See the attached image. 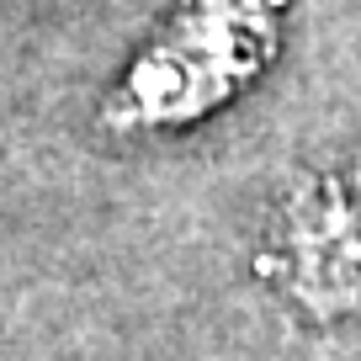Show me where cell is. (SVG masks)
<instances>
[{"label": "cell", "instance_id": "2", "mask_svg": "<svg viewBox=\"0 0 361 361\" xmlns=\"http://www.w3.org/2000/svg\"><path fill=\"white\" fill-rule=\"evenodd\" d=\"M266 271L308 319L361 314V170L308 176L287 197Z\"/></svg>", "mask_w": 361, "mask_h": 361}, {"label": "cell", "instance_id": "1", "mask_svg": "<svg viewBox=\"0 0 361 361\" xmlns=\"http://www.w3.org/2000/svg\"><path fill=\"white\" fill-rule=\"evenodd\" d=\"M293 0H180L128 54L96 123L117 138H159L234 106L287 43Z\"/></svg>", "mask_w": 361, "mask_h": 361}]
</instances>
